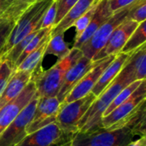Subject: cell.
<instances>
[{"label":"cell","instance_id":"obj_8","mask_svg":"<svg viewBox=\"0 0 146 146\" xmlns=\"http://www.w3.org/2000/svg\"><path fill=\"white\" fill-rule=\"evenodd\" d=\"M115 56L116 55L109 56L104 59L98 61L96 65L92 69H90L74 86V87L66 96L61 104H66L74 100L80 99L91 92L104 70L115 59Z\"/></svg>","mask_w":146,"mask_h":146},{"label":"cell","instance_id":"obj_23","mask_svg":"<svg viewBox=\"0 0 146 146\" xmlns=\"http://www.w3.org/2000/svg\"><path fill=\"white\" fill-rule=\"evenodd\" d=\"M63 36L64 33H59L50 37L45 48L44 56L53 55L60 60L68 54L70 49L68 48V44L64 41Z\"/></svg>","mask_w":146,"mask_h":146},{"label":"cell","instance_id":"obj_10","mask_svg":"<svg viewBox=\"0 0 146 146\" xmlns=\"http://www.w3.org/2000/svg\"><path fill=\"white\" fill-rule=\"evenodd\" d=\"M60 105L61 104L56 97L39 98L33 117L26 127V133L29 134L50 123L56 122Z\"/></svg>","mask_w":146,"mask_h":146},{"label":"cell","instance_id":"obj_9","mask_svg":"<svg viewBox=\"0 0 146 146\" xmlns=\"http://www.w3.org/2000/svg\"><path fill=\"white\" fill-rule=\"evenodd\" d=\"M71 138L61 130L56 122H53L27 134L15 146H54L63 145Z\"/></svg>","mask_w":146,"mask_h":146},{"label":"cell","instance_id":"obj_31","mask_svg":"<svg viewBox=\"0 0 146 146\" xmlns=\"http://www.w3.org/2000/svg\"><path fill=\"white\" fill-rule=\"evenodd\" d=\"M126 146H146V136H140L139 139L131 141Z\"/></svg>","mask_w":146,"mask_h":146},{"label":"cell","instance_id":"obj_24","mask_svg":"<svg viewBox=\"0 0 146 146\" xmlns=\"http://www.w3.org/2000/svg\"><path fill=\"white\" fill-rule=\"evenodd\" d=\"M143 80H137V81H134L133 82L132 84L128 85L127 86H126L125 88H123L118 94L117 96L114 98V100L111 102V104H110V106L107 108V110L104 111V113L103 114V116H106L108 115L109 114H110L115 108H117L119 105H121L123 102H125L133 93V92L140 86L141 82Z\"/></svg>","mask_w":146,"mask_h":146},{"label":"cell","instance_id":"obj_22","mask_svg":"<svg viewBox=\"0 0 146 146\" xmlns=\"http://www.w3.org/2000/svg\"><path fill=\"white\" fill-rule=\"evenodd\" d=\"M146 21H143L138 25L136 29L131 34L127 41L126 42L125 45L121 49V52L125 54H131L138 48L142 46L145 44L146 41V32L145 26Z\"/></svg>","mask_w":146,"mask_h":146},{"label":"cell","instance_id":"obj_21","mask_svg":"<svg viewBox=\"0 0 146 146\" xmlns=\"http://www.w3.org/2000/svg\"><path fill=\"white\" fill-rule=\"evenodd\" d=\"M50 33L45 38V39L42 42V44L36 48L33 51H32L15 68V70H21V71H27L29 73H33V70L41 64L42 59L44 56V51L45 48L47 46V44L50 38Z\"/></svg>","mask_w":146,"mask_h":146},{"label":"cell","instance_id":"obj_6","mask_svg":"<svg viewBox=\"0 0 146 146\" xmlns=\"http://www.w3.org/2000/svg\"><path fill=\"white\" fill-rule=\"evenodd\" d=\"M132 4L114 12L112 16L93 33L86 43L80 47V50L84 56L92 60L95 55L103 49L114 30L126 20Z\"/></svg>","mask_w":146,"mask_h":146},{"label":"cell","instance_id":"obj_3","mask_svg":"<svg viewBox=\"0 0 146 146\" xmlns=\"http://www.w3.org/2000/svg\"><path fill=\"white\" fill-rule=\"evenodd\" d=\"M82 56L80 49L72 48L66 56L57 60L56 63L50 69L44 71L41 64L38 65L32 73L31 80L35 83L39 98L56 97L66 73Z\"/></svg>","mask_w":146,"mask_h":146},{"label":"cell","instance_id":"obj_26","mask_svg":"<svg viewBox=\"0 0 146 146\" xmlns=\"http://www.w3.org/2000/svg\"><path fill=\"white\" fill-rule=\"evenodd\" d=\"M126 20L141 23L146 20V0H136L128 11Z\"/></svg>","mask_w":146,"mask_h":146},{"label":"cell","instance_id":"obj_25","mask_svg":"<svg viewBox=\"0 0 146 146\" xmlns=\"http://www.w3.org/2000/svg\"><path fill=\"white\" fill-rule=\"evenodd\" d=\"M99 2H100V0H97L93 3V5L74 23L73 27H75V38H74V40L77 39L82 34V33L85 31V29L88 26L89 22L91 21V20H92L97 8H98V5Z\"/></svg>","mask_w":146,"mask_h":146},{"label":"cell","instance_id":"obj_19","mask_svg":"<svg viewBox=\"0 0 146 146\" xmlns=\"http://www.w3.org/2000/svg\"><path fill=\"white\" fill-rule=\"evenodd\" d=\"M97 0H78L73 7L68 11L65 16L52 27L50 36L59 33H64L68 28L74 26V23L85 14Z\"/></svg>","mask_w":146,"mask_h":146},{"label":"cell","instance_id":"obj_33","mask_svg":"<svg viewBox=\"0 0 146 146\" xmlns=\"http://www.w3.org/2000/svg\"><path fill=\"white\" fill-rule=\"evenodd\" d=\"M26 1H27L28 3H33V2H35L36 0H26Z\"/></svg>","mask_w":146,"mask_h":146},{"label":"cell","instance_id":"obj_5","mask_svg":"<svg viewBox=\"0 0 146 146\" xmlns=\"http://www.w3.org/2000/svg\"><path fill=\"white\" fill-rule=\"evenodd\" d=\"M96 98L97 97L91 92L80 99L60 105L56 122L65 134L73 136L79 132L78 124L80 121Z\"/></svg>","mask_w":146,"mask_h":146},{"label":"cell","instance_id":"obj_28","mask_svg":"<svg viewBox=\"0 0 146 146\" xmlns=\"http://www.w3.org/2000/svg\"><path fill=\"white\" fill-rule=\"evenodd\" d=\"M56 13L54 26H56L73 7L78 0H56ZM53 26V27H54Z\"/></svg>","mask_w":146,"mask_h":146},{"label":"cell","instance_id":"obj_12","mask_svg":"<svg viewBox=\"0 0 146 146\" xmlns=\"http://www.w3.org/2000/svg\"><path fill=\"white\" fill-rule=\"evenodd\" d=\"M139 23L125 20L120 26H118L110 36L107 43L103 49L98 51L92 58L93 62L99 61L109 56L117 55L121 52L126 42L138 27Z\"/></svg>","mask_w":146,"mask_h":146},{"label":"cell","instance_id":"obj_29","mask_svg":"<svg viewBox=\"0 0 146 146\" xmlns=\"http://www.w3.org/2000/svg\"><path fill=\"white\" fill-rule=\"evenodd\" d=\"M14 69L7 61H2L0 64V95L6 87Z\"/></svg>","mask_w":146,"mask_h":146},{"label":"cell","instance_id":"obj_7","mask_svg":"<svg viewBox=\"0 0 146 146\" xmlns=\"http://www.w3.org/2000/svg\"><path fill=\"white\" fill-rule=\"evenodd\" d=\"M38 100L39 96L36 92L30 103L0 134V146L16 145L27 135L26 127L33 117Z\"/></svg>","mask_w":146,"mask_h":146},{"label":"cell","instance_id":"obj_35","mask_svg":"<svg viewBox=\"0 0 146 146\" xmlns=\"http://www.w3.org/2000/svg\"><path fill=\"white\" fill-rule=\"evenodd\" d=\"M1 62H2V60L0 59V64H1Z\"/></svg>","mask_w":146,"mask_h":146},{"label":"cell","instance_id":"obj_14","mask_svg":"<svg viewBox=\"0 0 146 146\" xmlns=\"http://www.w3.org/2000/svg\"><path fill=\"white\" fill-rule=\"evenodd\" d=\"M97 62H93L92 60L82 56L68 70V72L65 74L62 85L56 95V98L58 99L60 104L62 103L66 96L80 81V80L96 65Z\"/></svg>","mask_w":146,"mask_h":146},{"label":"cell","instance_id":"obj_18","mask_svg":"<svg viewBox=\"0 0 146 146\" xmlns=\"http://www.w3.org/2000/svg\"><path fill=\"white\" fill-rule=\"evenodd\" d=\"M130 54L125 53H118L115 59L107 66V68L104 70L102 74L100 75L97 84L92 90V92L98 98L115 80V78L118 75L121 68H123L125 62L128 59Z\"/></svg>","mask_w":146,"mask_h":146},{"label":"cell","instance_id":"obj_4","mask_svg":"<svg viewBox=\"0 0 146 146\" xmlns=\"http://www.w3.org/2000/svg\"><path fill=\"white\" fill-rule=\"evenodd\" d=\"M54 0H36L31 3L18 18L7 42L0 50V58L31 33L38 30V26L45 11Z\"/></svg>","mask_w":146,"mask_h":146},{"label":"cell","instance_id":"obj_30","mask_svg":"<svg viewBox=\"0 0 146 146\" xmlns=\"http://www.w3.org/2000/svg\"><path fill=\"white\" fill-rule=\"evenodd\" d=\"M136 0H110V6L112 12H115L121 9H123L132 3Z\"/></svg>","mask_w":146,"mask_h":146},{"label":"cell","instance_id":"obj_32","mask_svg":"<svg viewBox=\"0 0 146 146\" xmlns=\"http://www.w3.org/2000/svg\"><path fill=\"white\" fill-rule=\"evenodd\" d=\"M13 2L14 0H0V13L5 10Z\"/></svg>","mask_w":146,"mask_h":146},{"label":"cell","instance_id":"obj_13","mask_svg":"<svg viewBox=\"0 0 146 146\" xmlns=\"http://www.w3.org/2000/svg\"><path fill=\"white\" fill-rule=\"evenodd\" d=\"M146 98V81L144 80L133 93L110 114L102 118L103 128L106 129L117 121L129 116Z\"/></svg>","mask_w":146,"mask_h":146},{"label":"cell","instance_id":"obj_34","mask_svg":"<svg viewBox=\"0 0 146 146\" xmlns=\"http://www.w3.org/2000/svg\"><path fill=\"white\" fill-rule=\"evenodd\" d=\"M54 146H62V145H54Z\"/></svg>","mask_w":146,"mask_h":146},{"label":"cell","instance_id":"obj_27","mask_svg":"<svg viewBox=\"0 0 146 146\" xmlns=\"http://www.w3.org/2000/svg\"><path fill=\"white\" fill-rule=\"evenodd\" d=\"M56 1L54 0V2L48 8V9L45 11L43 17L41 18L39 24L38 26V30L49 27H53L56 19Z\"/></svg>","mask_w":146,"mask_h":146},{"label":"cell","instance_id":"obj_2","mask_svg":"<svg viewBox=\"0 0 146 146\" xmlns=\"http://www.w3.org/2000/svg\"><path fill=\"white\" fill-rule=\"evenodd\" d=\"M134 82V79L123 68L110 86L96 98L78 124L80 133H90L103 129L102 116L117 94L126 86Z\"/></svg>","mask_w":146,"mask_h":146},{"label":"cell","instance_id":"obj_16","mask_svg":"<svg viewBox=\"0 0 146 146\" xmlns=\"http://www.w3.org/2000/svg\"><path fill=\"white\" fill-rule=\"evenodd\" d=\"M114 14L110 9V0H100L98 8L89 22L88 26L82 33V34L74 40L73 48L80 49V47L88 41V39L93 35V33L104 23L106 22Z\"/></svg>","mask_w":146,"mask_h":146},{"label":"cell","instance_id":"obj_11","mask_svg":"<svg viewBox=\"0 0 146 146\" xmlns=\"http://www.w3.org/2000/svg\"><path fill=\"white\" fill-rule=\"evenodd\" d=\"M36 92L37 88L35 83L30 80L27 86L15 98L0 109V134L30 103Z\"/></svg>","mask_w":146,"mask_h":146},{"label":"cell","instance_id":"obj_15","mask_svg":"<svg viewBox=\"0 0 146 146\" xmlns=\"http://www.w3.org/2000/svg\"><path fill=\"white\" fill-rule=\"evenodd\" d=\"M26 0H14V2L0 13V50L7 42L20 15L30 5Z\"/></svg>","mask_w":146,"mask_h":146},{"label":"cell","instance_id":"obj_17","mask_svg":"<svg viewBox=\"0 0 146 146\" xmlns=\"http://www.w3.org/2000/svg\"><path fill=\"white\" fill-rule=\"evenodd\" d=\"M31 73L21 70H14L9 80L0 95V109L15 98L31 80Z\"/></svg>","mask_w":146,"mask_h":146},{"label":"cell","instance_id":"obj_1","mask_svg":"<svg viewBox=\"0 0 146 146\" xmlns=\"http://www.w3.org/2000/svg\"><path fill=\"white\" fill-rule=\"evenodd\" d=\"M145 100L133 111L128 123L119 129H99L74 134L62 146H126L137 135L145 136Z\"/></svg>","mask_w":146,"mask_h":146},{"label":"cell","instance_id":"obj_20","mask_svg":"<svg viewBox=\"0 0 146 146\" xmlns=\"http://www.w3.org/2000/svg\"><path fill=\"white\" fill-rule=\"evenodd\" d=\"M124 66L133 73L135 81L144 80L146 76V45L144 44L132 52Z\"/></svg>","mask_w":146,"mask_h":146}]
</instances>
